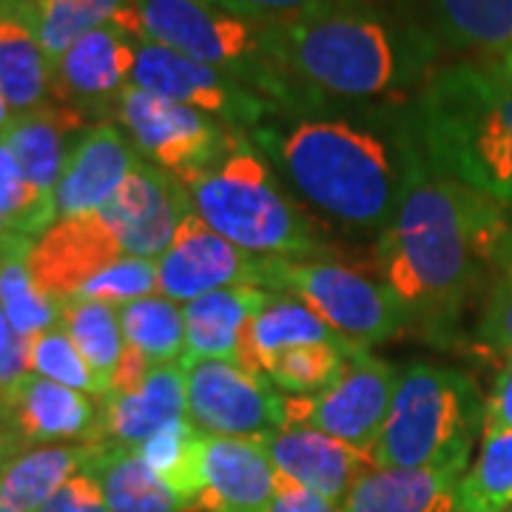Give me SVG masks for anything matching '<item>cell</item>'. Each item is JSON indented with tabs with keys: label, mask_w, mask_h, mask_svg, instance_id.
<instances>
[{
	"label": "cell",
	"mask_w": 512,
	"mask_h": 512,
	"mask_svg": "<svg viewBox=\"0 0 512 512\" xmlns=\"http://www.w3.org/2000/svg\"><path fill=\"white\" fill-rule=\"evenodd\" d=\"M293 194L359 234H382L421 157L413 100H305L248 134Z\"/></svg>",
	"instance_id": "cell-1"
},
{
	"label": "cell",
	"mask_w": 512,
	"mask_h": 512,
	"mask_svg": "<svg viewBox=\"0 0 512 512\" xmlns=\"http://www.w3.org/2000/svg\"><path fill=\"white\" fill-rule=\"evenodd\" d=\"M510 237V208L444 177L421 151L379 234L376 265L410 322L447 336L481 279L501 268Z\"/></svg>",
	"instance_id": "cell-2"
},
{
	"label": "cell",
	"mask_w": 512,
	"mask_h": 512,
	"mask_svg": "<svg viewBox=\"0 0 512 512\" xmlns=\"http://www.w3.org/2000/svg\"><path fill=\"white\" fill-rule=\"evenodd\" d=\"M274 57L291 103L404 100L439 69L441 49L404 0H356L274 23ZM282 106V109H288Z\"/></svg>",
	"instance_id": "cell-3"
},
{
	"label": "cell",
	"mask_w": 512,
	"mask_h": 512,
	"mask_svg": "<svg viewBox=\"0 0 512 512\" xmlns=\"http://www.w3.org/2000/svg\"><path fill=\"white\" fill-rule=\"evenodd\" d=\"M427 163L512 211V80L495 60H453L413 94Z\"/></svg>",
	"instance_id": "cell-4"
},
{
	"label": "cell",
	"mask_w": 512,
	"mask_h": 512,
	"mask_svg": "<svg viewBox=\"0 0 512 512\" xmlns=\"http://www.w3.org/2000/svg\"><path fill=\"white\" fill-rule=\"evenodd\" d=\"M185 191L194 214L245 254L262 259L328 256L308 214L291 200L271 160L245 131Z\"/></svg>",
	"instance_id": "cell-5"
},
{
	"label": "cell",
	"mask_w": 512,
	"mask_h": 512,
	"mask_svg": "<svg viewBox=\"0 0 512 512\" xmlns=\"http://www.w3.org/2000/svg\"><path fill=\"white\" fill-rule=\"evenodd\" d=\"M484 424L487 399L467 373L416 362L399 370L396 393L370 458L376 467L399 470H467V458Z\"/></svg>",
	"instance_id": "cell-6"
},
{
	"label": "cell",
	"mask_w": 512,
	"mask_h": 512,
	"mask_svg": "<svg viewBox=\"0 0 512 512\" xmlns=\"http://www.w3.org/2000/svg\"><path fill=\"white\" fill-rule=\"evenodd\" d=\"M137 40L165 46L242 80L274 109L291 103V89L274 57V23L245 18L194 0H128L114 20Z\"/></svg>",
	"instance_id": "cell-7"
},
{
	"label": "cell",
	"mask_w": 512,
	"mask_h": 512,
	"mask_svg": "<svg viewBox=\"0 0 512 512\" xmlns=\"http://www.w3.org/2000/svg\"><path fill=\"white\" fill-rule=\"evenodd\" d=\"M262 288L302 299L353 348L370 350L410 325L407 308L382 279L330 256L265 259Z\"/></svg>",
	"instance_id": "cell-8"
},
{
	"label": "cell",
	"mask_w": 512,
	"mask_h": 512,
	"mask_svg": "<svg viewBox=\"0 0 512 512\" xmlns=\"http://www.w3.org/2000/svg\"><path fill=\"white\" fill-rule=\"evenodd\" d=\"M117 120L143 160L168 171L183 185L205 174L239 134L237 128L225 126L205 111L143 92L137 86H128L123 94Z\"/></svg>",
	"instance_id": "cell-9"
},
{
	"label": "cell",
	"mask_w": 512,
	"mask_h": 512,
	"mask_svg": "<svg viewBox=\"0 0 512 512\" xmlns=\"http://www.w3.org/2000/svg\"><path fill=\"white\" fill-rule=\"evenodd\" d=\"M188 419L208 436L265 439L285 427L288 396L225 359H183Z\"/></svg>",
	"instance_id": "cell-10"
},
{
	"label": "cell",
	"mask_w": 512,
	"mask_h": 512,
	"mask_svg": "<svg viewBox=\"0 0 512 512\" xmlns=\"http://www.w3.org/2000/svg\"><path fill=\"white\" fill-rule=\"evenodd\" d=\"M399 370L365 348H353L339 379L319 396H288V424H308L370 453L396 393Z\"/></svg>",
	"instance_id": "cell-11"
},
{
	"label": "cell",
	"mask_w": 512,
	"mask_h": 512,
	"mask_svg": "<svg viewBox=\"0 0 512 512\" xmlns=\"http://www.w3.org/2000/svg\"><path fill=\"white\" fill-rule=\"evenodd\" d=\"M131 86L205 111L222 120L225 126L245 131V134H251L274 111L265 97H259L237 77L220 72L214 66H205L200 60H191L180 52H171L165 46L148 43V40L137 43V63L131 74Z\"/></svg>",
	"instance_id": "cell-12"
},
{
	"label": "cell",
	"mask_w": 512,
	"mask_h": 512,
	"mask_svg": "<svg viewBox=\"0 0 512 512\" xmlns=\"http://www.w3.org/2000/svg\"><path fill=\"white\" fill-rule=\"evenodd\" d=\"M137 37L117 23L97 26L52 63V100L86 123H109L131 86ZM94 126V123H92Z\"/></svg>",
	"instance_id": "cell-13"
},
{
	"label": "cell",
	"mask_w": 512,
	"mask_h": 512,
	"mask_svg": "<svg viewBox=\"0 0 512 512\" xmlns=\"http://www.w3.org/2000/svg\"><path fill=\"white\" fill-rule=\"evenodd\" d=\"M262 274V256L245 254L234 242L208 228L194 211L185 214L171 245L157 259V288L171 302H191L234 285L262 288Z\"/></svg>",
	"instance_id": "cell-14"
},
{
	"label": "cell",
	"mask_w": 512,
	"mask_h": 512,
	"mask_svg": "<svg viewBox=\"0 0 512 512\" xmlns=\"http://www.w3.org/2000/svg\"><path fill=\"white\" fill-rule=\"evenodd\" d=\"M126 256L103 211L57 220L29 251V274L49 299H72L94 276Z\"/></svg>",
	"instance_id": "cell-15"
},
{
	"label": "cell",
	"mask_w": 512,
	"mask_h": 512,
	"mask_svg": "<svg viewBox=\"0 0 512 512\" xmlns=\"http://www.w3.org/2000/svg\"><path fill=\"white\" fill-rule=\"evenodd\" d=\"M100 211L120 237L126 256L154 259L165 254L183 217L194 208L177 177L148 160H140L126 183L120 185V191Z\"/></svg>",
	"instance_id": "cell-16"
},
{
	"label": "cell",
	"mask_w": 512,
	"mask_h": 512,
	"mask_svg": "<svg viewBox=\"0 0 512 512\" xmlns=\"http://www.w3.org/2000/svg\"><path fill=\"white\" fill-rule=\"evenodd\" d=\"M0 407L20 450L100 441V410H94L89 396L37 373H26L0 390Z\"/></svg>",
	"instance_id": "cell-17"
},
{
	"label": "cell",
	"mask_w": 512,
	"mask_h": 512,
	"mask_svg": "<svg viewBox=\"0 0 512 512\" xmlns=\"http://www.w3.org/2000/svg\"><path fill=\"white\" fill-rule=\"evenodd\" d=\"M140 160L143 154L123 126L109 120L83 128L52 191L55 220L100 211L120 191Z\"/></svg>",
	"instance_id": "cell-18"
},
{
	"label": "cell",
	"mask_w": 512,
	"mask_h": 512,
	"mask_svg": "<svg viewBox=\"0 0 512 512\" xmlns=\"http://www.w3.org/2000/svg\"><path fill=\"white\" fill-rule=\"evenodd\" d=\"M262 441L279 476L291 478L311 493L325 495L339 507L353 484L376 467L370 453H362L308 424L279 427Z\"/></svg>",
	"instance_id": "cell-19"
},
{
	"label": "cell",
	"mask_w": 512,
	"mask_h": 512,
	"mask_svg": "<svg viewBox=\"0 0 512 512\" xmlns=\"http://www.w3.org/2000/svg\"><path fill=\"white\" fill-rule=\"evenodd\" d=\"M274 461L262 439L202 433V495L217 512H265L276 493Z\"/></svg>",
	"instance_id": "cell-20"
},
{
	"label": "cell",
	"mask_w": 512,
	"mask_h": 512,
	"mask_svg": "<svg viewBox=\"0 0 512 512\" xmlns=\"http://www.w3.org/2000/svg\"><path fill=\"white\" fill-rule=\"evenodd\" d=\"M439 43L458 60H498L512 46V0H404Z\"/></svg>",
	"instance_id": "cell-21"
},
{
	"label": "cell",
	"mask_w": 512,
	"mask_h": 512,
	"mask_svg": "<svg viewBox=\"0 0 512 512\" xmlns=\"http://www.w3.org/2000/svg\"><path fill=\"white\" fill-rule=\"evenodd\" d=\"M188 419L185 370L180 362L154 365L134 393H109L100 407V441L137 447L174 421Z\"/></svg>",
	"instance_id": "cell-22"
},
{
	"label": "cell",
	"mask_w": 512,
	"mask_h": 512,
	"mask_svg": "<svg viewBox=\"0 0 512 512\" xmlns=\"http://www.w3.org/2000/svg\"><path fill=\"white\" fill-rule=\"evenodd\" d=\"M0 92L15 117L52 100V60L37 35L35 0H0Z\"/></svg>",
	"instance_id": "cell-23"
},
{
	"label": "cell",
	"mask_w": 512,
	"mask_h": 512,
	"mask_svg": "<svg viewBox=\"0 0 512 512\" xmlns=\"http://www.w3.org/2000/svg\"><path fill=\"white\" fill-rule=\"evenodd\" d=\"M89 126L92 123H86L77 111L49 100L26 114H18L0 137L18 160L23 177L40 194L52 197L77 134Z\"/></svg>",
	"instance_id": "cell-24"
},
{
	"label": "cell",
	"mask_w": 512,
	"mask_h": 512,
	"mask_svg": "<svg viewBox=\"0 0 512 512\" xmlns=\"http://www.w3.org/2000/svg\"><path fill=\"white\" fill-rule=\"evenodd\" d=\"M458 467H373L353 484L342 512H456Z\"/></svg>",
	"instance_id": "cell-25"
},
{
	"label": "cell",
	"mask_w": 512,
	"mask_h": 512,
	"mask_svg": "<svg viewBox=\"0 0 512 512\" xmlns=\"http://www.w3.org/2000/svg\"><path fill=\"white\" fill-rule=\"evenodd\" d=\"M274 293L254 285L220 288L185 302L183 359H225L237 362L239 336ZM180 359V362H183Z\"/></svg>",
	"instance_id": "cell-26"
},
{
	"label": "cell",
	"mask_w": 512,
	"mask_h": 512,
	"mask_svg": "<svg viewBox=\"0 0 512 512\" xmlns=\"http://www.w3.org/2000/svg\"><path fill=\"white\" fill-rule=\"evenodd\" d=\"M302 345H348L319 313L291 293L271 296L239 336L237 365L262 376V367L276 353Z\"/></svg>",
	"instance_id": "cell-27"
},
{
	"label": "cell",
	"mask_w": 512,
	"mask_h": 512,
	"mask_svg": "<svg viewBox=\"0 0 512 512\" xmlns=\"http://www.w3.org/2000/svg\"><path fill=\"white\" fill-rule=\"evenodd\" d=\"M83 470L97 478L111 512H180L185 507L146 461L137 456V450L126 444H89V458Z\"/></svg>",
	"instance_id": "cell-28"
},
{
	"label": "cell",
	"mask_w": 512,
	"mask_h": 512,
	"mask_svg": "<svg viewBox=\"0 0 512 512\" xmlns=\"http://www.w3.org/2000/svg\"><path fill=\"white\" fill-rule=\"evenodd\" d=\"M89 444H46L29 447L0 470V504L15 512H37L52 495L83 473Z\"/></svg>",
	"instance_id": "cell-29"
},
{
	"label": "cell",
	"mask_w": 512,
	"mask_h": 512,
	"mask_svg": "<svg viewBox=\"0 0 512 512\" xmlns=\"http://www.w3.org/2000/svg\"><path fill=\"white\" fill-rule=\"evenodd\" d=\"M57 325L72 336L74 348L92 367L97 382L103 387V396L109 393L111 376L126 348V336L120 325V313L114 305L94 302V299H63L60 302V319Z\"/></svg>",
	"instance_id": "cell-30"
},
{
	"label": "cell",
	"mask_w": 512,
	"mask_h": 512,
	"mask_svg": "<svg viewBox=\"0 0 512 512\" xmlns=\"http://www.w3.org/2000/svg\"><path fill=\"white\" fill-rule=\"evenodd\" d=\"M32 245V239L18 234L0 242V308L18 336H35L60 319V302L37 291L29 274L26 259Z\"/></svg>",
	"instance_id": "cell-31"
},
{
	"label": "cell",
	"mask_w": 512,
	"mask_h": 512,
	"mask_svg": "<svg viewBox=\"0 0 512 512\" xmlns=\"http://www.w3.org/2000/svg\"><path fill=\"white\" fill-rule=\"evenodd\" d=\"M137 456L160 476L165 487L183 504L202 495V430L191 419L168 424L157 436L134 447Z\"/></svg>",
	"instance_id": "cell-32"
},
{
	"label": "cell",
	"mask_w": 512,
	"mask_h": 512,
	"mask_svg": "<svg viewBox=\"0 0 512 512\" xmlns=\"http://www.w3.org/2000/svg\"><path fill=\"white\" fill-rule=\"evenodd\" d=\"M512 507V430H484L476 464L456 487V512H507Z\"/></svg>",
	"instance_id": "cell-33"
},
{
	"label": "cell",
	"mask_w": 512,
	"mask_h": 512,
	"mask_svg": "<svg viewBox=\"0 0 512 512\" xmlns=\"http://www.w3.org/2000/svg\"><path fill=\"white\" fill-rule=\"evenodd\" d=\"M126 345L143 350L154 365L180 362L185 356L183 308L163 296H148L120 308Z\"/></svg>",
	"instance_id": "cell-34"
},
{
	"label": "cell",
	"mask_w": 512,
	"mask_h": 512,
	"mask_svg": "<svg viewBox=\"0 0 512 512\" xmlns=\"http://www.w3.org/2000/svg\"><path fill=\"white\" fill-rule=\"evenodd\" d=\"M128 0H35L37 35L46 57L55 63L83 35L114 23L126 12Z\"/></svg>",
	"instance_id": "cell-35"
},
{
	"label": "cell",
	"mask_w": 512,
	"mask_h": 512,
	"mask_svg": "<svg viewBox=\"0 0 512 512\" xmlns=\"http://www.w3.org/2000/svg\"><path fill=\"white\" fill-rule=\"evenodd\" d=\"M353 345H302L276 353L262 376L285 396H319L339 379Z\"/></svg>",
	"instance_id": "cell-36"
},
{
	"label": "cell",
	"mask_w": 512,
	"mask_h": 512,
	"mask_svg": "<svg viewBox=\"0 0 512 512\" xmlns=\"http://www.w3.org/2000/svg\"><path fill=\"white\" fill-rule=\"evenodd\" d=\"M0 214L15 225L20 237L32 242H37L57 222L52 197L40 194L23 177L18 160L12 157L3 137H0Z\"/></svg>",
	"instance_id": "cell-37"
},
{
	"label": "cell",
	"mask_w": 512,
	"mask_h": 512,
	"mask_svg": "<svg viewBox=\"0 0 512 512\" xmlns=\"http://www.w3.org/2000/svg\"><path fill=\"white\" fill-rule=\"evenodd\" d=\"M29 345H32V373L49 379V382L63 384V387L80 390L86 396L103 399V387L97 382L94 370L86 365L80 350L74 348L72 336L60 325H52V328L29 336Z\"/></svg>",
	"instance_id": "cell-38"
},
{
	"label": "cell",
	"mask_w": 512,
	"mask_h": 512,
	"mask_svg": "<svg viewBox=\"0 0 512 512\" xmlns=\"http://www.w3.org/2000/svg\"><path fill=\"white\" fill-rule=\"evenodd\" d=\"M154 291H157V262L143 259V256H123L120 262H114L106 271L94 276L92 282L77 293V299H94V302L123 308L131 302L148 299Z\"/></svg>",
	"instance_id": "cell-39"
},
{
	"label": "cell",
	"mask_w": 512,
	"mask_h": 512,
	"mask_svg": "<svg viewBox=\"0 0 512 512\" xmlns=\"http://www.w3.org/2000/svg\"><path fill=\"white\" fill-rule=\"evenodd\" d=\"M478 348L512 359V262L495 274L484 311L478 319Z\"/></svg>",
	"instance_id": "cell-40"
},
{
	"label": "cell",
	"mask_w": 512,
	"mask_h": 512,
	"mask_svg": "<svg viewBox=\"0 0 512 512\" xmlns=\"http://www.w3.org/2000/svg\"><path fill=\"white\" fill-rule=\"evenodd\" d=\"M231 9L245 18L262 20V23H288V20L311 18L319 12H328L356 0H228Z\"/></svg>",
	"instance_id": "cell-41"
},
{
	"label": "cell",
	"mask_w": 512,
	"mask_h": 512,
	"mask_svg": "<svg viewBox=\"0 0 512 512\" xmlns=\"http://www.w3.org/2000/svg\"><path fill=\"white\" fill-rule=\"evenodd\" d=\"M37 512H111L92 473H77Z\"/></svg>",
	"instance_id": "cell-42"
},
{
	"label": "cell",
	"mask_w": 512,
	"mask_h": 512,
	"mask_svg": "<svg viewBox=\"0 0 512 512\" xmlns=\"http://www.w3.org/2000/svg\"><path fill=\"white\" fill-rule=\"evenodd\" d=\"M265 512H342L339 504L328 501L325 495L311 493L305 487H299L291 478H276V493Z\"/></svg>",
	"instance_id": "cell-43"
},
{
	"label": "cell",
	"mask_w": 512,
	"mask_h": 512,
	"mask_svg": "<svg viewBox=\"0 0 512 512\" xmlns=\"http://www.w3.org/2000/svg\"><path fill=\"white\" fill-rule=\"evenodd\" d=\"M151 370H154V362L148 359L146 353L126 345L120 362H117V370H114V376H111L109 393H134V390H140V387L148 382ZM109 393H106V396H109ZM106 396H103V399H106Z\"/></svg>",
	"instance_id": "cell-44"
},
{
	"label": "cell",
	"mask_w": 512,
	"mask_h": 512,
	"mask_svg": "<svg viewBox=\"0 0 512 512\" xmlns=\"http://www.w3.org/2000/svg\"><path fill=\"white\" fill-rule=\"evenodd\" d=\"M484 430H512V359L495 376L493 390L487 396V424Z\"/></svg>",
	"instance_id": "cell-45"
},
{
	"label": "cell",
	"mask_w": 512,
	"mask_h": 512,
	"mask_svg": "<svg viewBox=\"0 0 512 512\" xmlns=\"http://www.w3.org/2000/svg\"><path fill=\"white\" fill-rule=\"evenodd\" d=\"M20 447L15 436H12V427H9V421H6V413H3V407H0V470L6 467V461L12 456H18Z\"/></svg>",
	"instance_id": "cell-46"
},
{
	"label": "cell",
	"mask_w": 512,
	"mask_h": 512,
	"mask_svg": "<svg viewBox=\"0 0 512 512\" xmlns=\"http://www.w3.org/2000/svg\"><path fill=\"white\" fill-rule=\"evenodd\" d=\"M15 330H12V325H9V319H6V313H3V308H0V356L9 350V345L15 342Z\"/></svg>",
	"instance_id": "cell-47"
},
{
	"label": "cell",
	"mask_w": 512,
	"mask_h": 512,
	"mask_svg": "<svg viewBox=\"0 0 512 512\" xmlns=\"http://www.w3.org/2000/svg\"><path fill=\"white\" fill-rule=\"evenodd\" d=\"M12 120H15V111H12V106L6 103V97H3V92H0V134L12 126Z\"/></svg>",
	"instance_id": "cell-48"
},
{
	"label": "cell",
	"mask_w": 512,
	"mask_h": 512,
	"mask_svg": "<svg viewBox=\"0 0 512 512\" xmlns=\"http://www.w3.org/2000/svg\"><path fill=\"white\" fill-rule=\"evenodd\" d=\"M495 63H498V69H501V72L507 74V77H510V80H512V46H510V49H507V52H504V55L498 57Z\"/></svg>",
	"instance_id": "cell-49"
},
{
	"label": "cell",
	"mask_w": 512,
	"mask_h": 512,
	"mask_svg": "<svg viewBox=\"0 0 512 512\" xmlns=\"http://www.w3.org/2000/svg\"><path fill=\"white\" fill-rule=\"evenodd\" d=\"M15 234H18V231H15V225H12V222H9L6 217H3V214H0V242H3V239L15 237ZM18 237H20V234H18Z\"/></svg>",
	"instance_id": "cell-50"
},
{
	"label": "cell",
	"mask_w": 512,
	"mask_h": 512,
	"mask_svg": "<svg viewBox=\"0 0 512 512\" xmlns=\"http://www.w3.org/2000/svg\"><path fill=\"white\" fill-rule=\"evenodd\" d=\"M180 512H217L214 507H208V504H202V501H191V504H185Z\"/></svg>",
	"instance_id": "cell-51"
},
{
	"label": "cell",
	"mask_w": 512,
	"mask_h": 512,
	"mask_svg": "<svg viewBox=\"0 0 512 512\" xmlns=\"http://www.w3.org/2000/svg\"><path fill=\"white\" fill-rule=\"evenodd\" d=\"M194 3H202V6H217V9H228V12H234L228 0H194Z\"/></svg>",
	"instance_id": "cell-52"
},
{
	"label": "cell",
	"mask_w": 512,
	"mask_h": 512,
	"mask_svg": "<svg viewBox=\"0 0 512 512\" xmlns=\"http://www.w3.org/2000/svg\"><path fill=\"white\" fill-rule=\"evenodd\" d=\"M0 512H15V510H9V507H3V504H0Z\"/></svg>",
	"instance_id": "cell-53"
},
{
	"label": "cell",
	"mask_w": 512,
	"mask_h": 512,
	"mask_svg": "<svg viewBox=\"0 0 512 512\" xmlns=\"http://www.w3.org/2000/svg\"><path fill=\"white\" fill-rule=\"evenodd\" d=\"M507 512H512V507H510V510H507Z\"/></svg>",
	"instance_id": "cell-54"
}]
</instances>
